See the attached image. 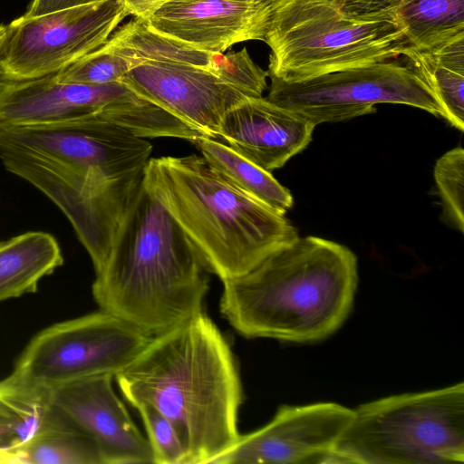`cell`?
<instances>
[{
	"mask_svg": "<svg viewBox=\"0 0 464 464\" xmlns=\"http://www.w3.org/2000/svg\"><path fill=\"white\" fill-rule=\"evenodd\" d=\"M151 151L150 141L98 117L40 125L0 123L5 169L61 209L95 274L143 185Z\"/></svg>",
	"mask_w": 464,
	"mask_h": 464,
	"instance_id": "obj_1",
	"label": "cell"
},
{
	"mask_svg": "<svg viewBox=\"0 0 464 464\" xmlns=\"http://www.w3.org/2000/svg\"><path fill=\"white\" fill-rule=\"evenodd\" d=\"M114 378L133 407L148 403L171 422L187 464L212 463L240 436L243 391L234 353L203 311L153 336Z\"/></svg>",
	"mask_w": 464,
	"mask_h": 464,
	"instance_id": "obj_2",
	"label": "cell"
},
{
	"mask_svg": "<svg viewBox=\"0 0 464 464\" xmlns=\"http://www.w3.org/2000/svg\"><path fill=\"white\" fill-rule=\"evenodd\" d=\"M222 282L220 313L240 334L313 343L333 334L349 315L357 257L334 241L298 237L246 274Z\"/></svg>",
	"mask_w": 464,
	"mask_h": 464,
	"instance_id": "obj_3",
	"label": "cell"
},
{
	"mask_svg": "<svg viewBox=\"0 0 464 464\" xmlns=\"http://www.w3.org/2000/svg\"><path fill=\"white\" fill-rule=\"evenodd\" d=\"M208 273L179 225L142 185L92 293L101 310L155 336L202 311Z\"/></svg>",
	"mask_w": 464,
	"mask_h": 464,
	"instance_id": "obj_4",
	"label": "cell"
},
{
	"mask_svg": "<svg viewBox=\"0 0 464 464\" xmlns=\"http://www.w3.org/2000/svg\"><path fill=\"white\" fill-rule=\"evenodd\" d=\"M143 186L221 281L246 274L299 237L285 215L239 188L202 156L150 158Z\"/></svg>",
	"mask_w": 464,
	"mask_h": 464,
	"instance_id": "obj_5",
	"label": "cell"
},
{
	"mask_svg": "<svg viewBox=\"0 0 464 464\" xmlns=\"http://www.w3.org/2000/svg\"><path fill=\"white\" fill-rule=\"evenodd\" d=\"M264 42L268 76L302 82L407 55L412 49L393 10L355 13L336 0H283Z\"/></svg>",
	"mask_w": 464,
	"mask_h": 464,
	"instance_id": "obj_6",
	"label": "cell"
},
{
	"mask_svg": "<svg viewBox=\"0 0 464 464\" xmlns=\"http://www.w3.org/2000/svg\"><path fill=\"white\" fill-rule=\"evenodd\" d=\"M464 461V384L375 400L353 417L326 463Z\"/></svg>",
	"mask_w": 464,
	"mask_h": 464,
	"instance_id": "obj_7",
	"label": "cell"
},
{
	"mask_svg": "<svg viewBox=\"0 0 464 464\" xmlns=\"http://www.w3.org/2000/svg\"><path fill=\"white\" fill-rule=\"evenodd\" d=\"M266 98L315 126L373 113L379 103L409 105L442 117L441 109L411 52L302 82L271 79Z\"/></svg>",
	"mask_w": 464,
	"mask_h": 464,
	"instance_id": "obj_8",
	"label": "cell"
},
{
	"mask_svg": "<svg viewBox=\"0 0 464 464\" xmlns=\"http://www.w3.org/2000/svg\"><path fill=\"white\" fill-rule=\"evenodd\" d=\"M153 336L105 311L51 325L38 333L12 373L39 387L101 374L115 375Z\"/></svg>",
	"mask_w": 464,
	"mask_h": 464,
	"instance_id": "obj_9",
	"label": "cell"
},
{
	"mask_svg": "<svg viewBox=\"0 0 464 464\" xmlns=\"http://www.w3.org/2000/svg\"><path fill=\"white\" fill-rule=\"evenodd\" d=\"M129 15L124 0H100L6 25L0 72L7 80L54 74L103 45Z\"/></svg>",
	"mask_w": 464,
	"mask_h": 464,
	"instance_id": "obj_10",
	"label": "cell"
},
{
	"mask_svg": "<svg viewBox=\"0 0 464 464\" xmlns=\"http://www.w3.org/2000/svg\"><path fill=\"white\" fill-rule=\"evenodd\" d=\"M353 417V410L334 402L283 405L212 463H326Z\"/></svg>",
	"mask_w": 464,
	"mask_h": 464,
	"instance_id": "obj_11",
	"label": "cell"
},
{
	"mask_svg": "<svg viewBox=\"0 0 464 464\" xmlns=\"http://www.w3.org/2000/svg\"><path fill=\"white\" fill-rule=\"evenodd\" d=\"M140 97L122 82H60L55 73L0 82V123L40 125L98 117L118 124L127 104Z\"/></svg>",
	"mask_w": 464,
	"mask_h": 464,
	"instance_id": "obj_12",
	"label": "cell"
},
{
	"mask_svg": "<svg viewBox=\"0 0 464 464\" xmlns=\"http://www.w3.org/2000/svg\"><path fill=\"white\" fill-rule=\"evenodd\" d=\"M113 378L101 374L49 388L50 405L95 443L102 464H154L150 442L116 395Z\"/></svg>",
	"mask_w": 464,
	"mask_h": 464,
	"instance_id": "obj_13",
	"label": "cell"
},
{
	"mask_svg": "<svg viewBox=\"0 0 464 464\" xmlns=\"http://www.w3.org/2000/svg\"><path fill=\"white\" fill-rule=\"evenodd\" d=\"M121 82L211 139L218 138L226 113L250 97L208 70L182 63L145 61Z\"/></svg>",
	"mask_w": 464,
	"mask_h": 464,
	"instance_id": "obj_14",
	"label": "cell"
},
{
	"mask_svg": "<svg viewBox=\"0 0 464 464\" xmlns=\"http://www.w3.org/2000/svg\"><path fill=\"white\" fill-rule=\"evenodd\" d=\"M283 2L267 0H169L147 19L155 31L208 53L235 44L264 41L272 15Z\"/></svg>",
	"mask_w": 464,
	"mask_h": 464,
	"instance_id": "obj_15",
	"label": "cell"
},
{
	"mask_svg": "<svg viewBox=\"0 0 464 464\" xmlns=\"http://www.w3.org/2000/svg\"><path fill=\"white\" fill-rule=\"evenodd\" d=\"M314 128L309 121L267 98L246 97L226 113L218 138L271 172L307 147Z\"/></svg>",
	"mask_w": 464,
	"mask_h": 464,
	"instance_id": "obj_16",
	"label": "cell"
},
{
	"mask_svg": "<svg viewBox=\"0 0 464 464\" xmlns=\"http://www.w3.org/2000/svg\"><path fill=\"white\" fill-rule=\"evenodd\" d=\"M63 264L57 239L28 231L0 242V302L37 291L40 280Z\"/></svg>",
	"mask_w": 464,
	"mask_h": 464,
	"instance_id": "obj_17",
	"label": "cell"
},
{
	"mask_svg": "<svg viewBox=\"0 0 464 464\" xmlns=\"http://www.w3.org/2000/svg\"><path fill=\"white\" fill-rule=\"evenodd\" d=\"M51 413L49 389L14 373L0 381V463H20V451Z\"/></svg>",
	"mask_w": 464,
	"mask_h": 464,
	"instance_id": "obj_18",
	"label": "cell"
},
{
	"mask_svg": "<svg viewBox=\"0 0 464 464\" xmlns=\"http://www.w3.org/2000/svg\"><path fill=\"white\" fill-rule=\"evenodd\" d=\"M393 12L412 51L428 52L464 35V0H404Z\"/></svg>",
	"mask_w": 464,
	"mask_h": 464,
	"instance_id": "obj_19",
	"label": "cell"
},
{
	"mask_svg": "<svg viewBox=\"0 0 464 464\" xmlns=\"http://www.w3.org/2000/svg\"><path fill=\"white\" fill-rule=\"evenodd\" d=\"M105 45L139 63L153 61L193 65L211 72L213 70L215 53L160 34L143 18L135 17L115 30Z\"/></svg>",
	"mask_w": 464,
	"mask_h": 464,
	"instance_id": "obj_20",
	"label": "cell"
},
{
	"mask_svg": "<svg viewBox=\"0 0 464 464\" xmlns=\"http://www.w3.org/2000/svg\"><path fill=\"white\" fill-rule=\"evenodd\" d=\"M193 143L209 165L253 198L282 215L292 208L294 199L291 192L271 172L216 139L203 137Z\"/></svg>",
	"mask_w": 464,
	"mask_h": 464,
	"instance_id": "obj_21",
	"label": "cell"
},
{
	"mask_svg": "<svg viewBox=\"0 0 464 464\" xmlns=\"http://www.w3.org/2000/svg\"><path fill=\"white\" fill-rule=\"evenodd\" d=\"M433 92L442 118L464 130V35L428 52H411Z\"/></svg>",
	"mask_w": 464,
	"mask_h": 464,
	"instance_id": "obj_22",
	"label": "cell"
},
{
	"mask_svg": "<svg viewBox=\"0 0 464 464\" xmlns=\"http://www.w3.org/2000/svg\"><path fill=\"white\" fill-rule=\"evenodd\" d=\"M20 463L102 464V460L95 443L51 407L44 424L21 449Z\"/></svg>",
	"mask_w": 464,
	"mask_h": 464,
	"instance_id": "obj_23",
	"label": "cell"
},
{
	"mask_svg": "<svg viewBox=\"0 0 464 464\" xmlns=\"http://www.w3.org/2000/svg\"><path fill=\"white\" fill-rule=\"evenodd\" d=\"M434 179L442 205V220L464 232V150L454 148L434 166Z\"/></svg>",
	"mask_w": 464,
	"mask_h": 464,
	"instance_id": "obj_24",
	"label": "cell"
},
{
	"mask_svg": "<svg viewBox=\"0 0 464 464\" xmlns=\"http://www.w3.org/2000/svg\"><path fill=\"white\" fill-rule=\"evenodd\" d=\"M137 64L135 60L114 52L104 44L55 73V79L67 83H111L121 82Z\"/></svg>",
	"mask_w": 464,
	"mask_h": 464,
	"instance_id": "obj_25",
	"label": "cell"
},
{
	"mask_svg": "<svg viewBox=\"0 0 464 464\" xmlns=\"http://www.w3.org/2000/svg\"><path fill=\"white\" fill-rule=\"evenodd\" d=\"M134 408L143 420L154 464H187L185 448L171 422L148 403L140 402Z\"/></svg>",
	"mask_w": 464,
	"mask_h": 464,
	"instance_id": "obj_26",
	"label": "cell"
},
{
	"mask_svg": "<svg viewBox=\"0 0 464 464\" xmlns=\"http://www.w3.org/2000/svg\"><path fill=\"white\" fill-rule=\"evenodd\" d=\"M212 72L250 97H261L267 87L268 72L255 63L246 48L215 53Z\"/></svg>",
	"mask_w": 464,
	"mask_h": 464,
	"instance_id": "obj_27",
	"label": "cell"
},
{
	"mask_svg": "<svg viewBox=\"0 0 464 464\" xmlns=\"http://www.w3.org/2000/svg\"><path fill=\"white\" fill-rule=\"evenodd\" d=\"M100 0H33L24 15L34 17Z\"/></svg>",
	"mask_w": 464,
	"mask_h": 464,
	"instance_id": "obj_28",
	"label": "cell"
},
{
	"mask_svg": "<svg viewBox=\"0 0 464 464\" xmlns=\"http://www.w3.org/2000/svg\"><path fill=\"white\" fill-rule=\"evenodd\" d=\"M343 8L355 13L393 10L404 0H336Z\"/></svg>",
	"mask_w": 464,
	"mask_h": 464,
	"instance_id": "obj_29",
	"label": "cell"
},
{
	"mask_svg": "<svg viewBox=\"0 0 464 464\" xmlns=\"http://www.w3.org/2000/svg\"><path fill=\"white\" fill-rule=\"evenodd\" d=\"M169 0H124L128 14L147 19L152 13Z\"/></svg>",
	"mask_w": 464,
	"mask_h": 464,
	"instance_id": "obj_30",
	"label": "cell"
},
{
	"mask_svg": "<svg viewBox=\"0 0 464 464\" xmlns=\"http://www.w3.org/2000/svg\"><path fill=\"white\" fill-rule=\"evenodd\" d=\"M5 30H6V25L0 24V53H1V49H2L3 43L5 40ZM4 78L0 72V82Z\"/></svg>",
	"mask_w": 464,
	"mask_h": 464,
	"instance_id": "obj_31",
	"label": "cell"
},
{
	"mask_svg": "<svg viewBox=\"0 0 464 464\" xmlns=\"http://www.w3.org/2000/svg\"><path fill=\"white\" fill-rule=\"evenodd\" d=\"M267 1H272V2H276V1H280V0H267Z\"/></svg>",
	"mask_w": 464,
	"mask_h": 464,
	"instance_id": "obj_32",
	"label": "cell"
}]
</instances>
